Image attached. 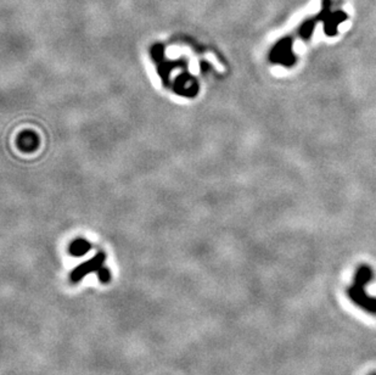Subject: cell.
Listing matches in <instances>:
<instances>
[{
	"label": "cell",
	"mask_w": 376,
	"mask_h": 375,
	"mask_svg": "<svg viewBox=\"0 0 376 375\" xmlns=\"http://www.w3.org/2000/svg\"><path fill=\"white\" fill-rule=\"evenodd\" d=\"M272 61L280 62V64H291L292 61V52H291V41L284 39L279 42L274 50L272 51Z\"/></svg>",
	"instance_id": "3"
},
{
	"label": "cell",
	"mask_w": 376,
	"mask_h": 375,
	"mask_svg": "<svg viewBox=\"0 0 376 375\" xmlns=\"http://www.w3.org/2000/svg\"><path fill=\"white\" fill-rule=\"evenodd\" d=\"M372 375H376V373H373V374H372Z\"/></svg>",
	"instance_id": "6"
},
{
	"label": "cell",
	"mask_w": 376,
	"mask_h": 375,
	"mask_svg": "<svg viewBox=\"0 0 376 375\" xmlns=\"http://www.w3.org/2000/svg\"><path fill=\"white\" fill-rule=\"evenodd\" d=\"M374 271L372 267L362 264L354 272L353 279L346 290L347 297L360 311L369 316L376 317V296L369 292L370 285L374 282Z\"/></svg>",
	"instance_id": "1"
},
{
	"label": "cell",
	"mask_w": 376,
	"mask_h": 375,
	"mask_svg": "<svg viewBox=\"0 0 376 375\" xmlns=\"http://www.w3.org/2000/svg\"><path fill=\"white\" fill-rule=\"evenodd\" d=\"M106 255L104 252H98L93 258L88 259V261L83 262L78 267H76L71 273V282L72 283H80L85 275H88L91 272H98L104 264Z\"/></svg>",
	"instance_id": "2"
},
{
	"label": "cell",
	"mask_w": 376,
	"mask_h": 375,
	"mask_svg": "<svg viewBox=\"0 0 376 375\" xmlns=\"http://www.w3.org/2000/svg\"><path fill=\"white\" fill-rule=\"evenodd\" d=\"M96 275H98L99 280L102 283V284H107V283L111 280V272H110L109 268L102 266L101 268L96 272Z\"/></svg>",
	"instance_id": "5"
},
{
	"label": "cell",
	"mask_w": 376,
	"mask_h": 375,
	"mask_svg": "<svg viewBox=\"0 0 376 375\" xmlns=\"http://www.w3.org/2000/svg\"><path fill=\"white\" fill-rule=\"evenodd\" d=\"M91 250V244L86 241L85 239H77L72 241V244L68 248V251L73 257H82Z\"/></svg>",
	"instance_id": "4"
}]
</instances>
